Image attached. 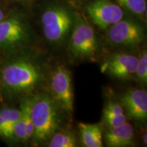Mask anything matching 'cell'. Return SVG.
<instances>
[{
    "label": "cell",
    "instance_id": "cell-1",
    "mask_svg": "<svg viewBox=\"0 0 147 147\" xmlns=\"http://www.w3.org/2000/svg\"><path fill=\"white\" fill-rule=\"evenodd\" d=\"M0 76L3 87L16 95L32 93L45 79L41 66L28 58L10 61L3 66Z\"/></svg>",
    "mask_w": 147,
    "mask_h": 147
},
{
    "label": "cell",
    "instance_id": "cell-2",
    "mask_svg": "<svg viewBox=\"0 0 147 147\" xmlns=\"http://www.w3.org/2000/svg\"><path fill=\"white\" fill-rule=\"evenodd\" d=\"M57 104L52 97L40 94L32 98L31 116L34 125L32 140L35 144L49 141L60 125Z\"/></svg>",
    "mask_w": 147,
    "mask_h": 147
},
{
    "label": "cell",
    "instance_id": "cell-3",
    "mask_svg": "<svg viewBox=\"0 0 147 147\" xmlns=\"http://www.w3.org/2000/svg\"><path fill=\"white\" fill-rule=\"evenodd\" d=\"M73 19L70 12L61 5H53L45 10L41 22L46 39L52 45L63 44L72 29Z\"/></svg>",
    "mask_w": 147,
    "mask_h": 147
},
{
    "label": "cell",
    "instance_id": "cell-4",
    "mask_svg": "<svg viewBox=\"0 0 147 147\" xmlns=\"http://www.w3.org/2000/svg\"><path fill=\"white\" fill-rule=\"evenodd\" d=\"M97 50L98 42L94 29L83 16L76 14L69 40L71 54L78 59H91Z\"/></svg>",
    "mask_w": 147,
    "mask_h": 147
},
{
    "label": "cell",
    "instance_id": "cell-5",
    "mask_svg": "<svg viewBox=\"0 0 147 147\" xmlns=\"http://www.w3.org/2000/svg\"><path fill=\"white\" fill-rule=\"evenodd\" d=\"M30 41V30L21 16L13 15L0 21V49L15 50Z\"/></svg>",
    "mask_w": 147,
    "mask_h": 147
},
{
    "label": "cell",
    "instance_id": "cell-6",
    "mask_svg": "<svg viewBox=\"0 0 147 147\" xmlns=\"http://www.w3.org/2000/svg\"><path fill=\"white\" fill-rule=\"evenodd\" d=\"M144 38V27L131 19L123 18L108 29V42L117 47H135L142 43Z\"/></svg>",
    "mask_w": 147,
    "mask_h": 147
},
{
    "label": "cell",
    "instance_id": "cell-7",
    "mask_svg": "<svg viewBox=\"0 0 147 147\" xmlns=\"http://www.w3.org/2000/svg\"><path fill=\"white\" fill-rule=\"evenodd\" d=\"M53 99L59 106L67 113L74 109V93L71 74L63 66H58L50 79Z\"/></svg>",
    "mask_w": 147,
    "mask_h": 147
},
{
    "label": "cell",
    "instance_id": "cell-8",
    "mask_svg": "<svg viewBox=\"0 0 147 147\" xmlns=\"http://www.w3.org/2000/svg\"><path fill=\"white\" fill-rule=\"evenodd\" d=\"M92 22L100 29H108L123 18L124 12L119 4L110 0H94L85 6Z\"/></svg>",
    "mask_w": 147,
    "mask_h": 147
},
{
    "label": "cell",
    "instance_id": "cell-9",
    "mask_svg": "<svg viewBox=\"0 0 147 147\" xmlns=\"http://www.w3.org/2000/svg\"><path fill=\"white\" fill-rule=\"evenodd\" d=\"M138 57L127 53H115L108 57L102 66V71L121 80L134 76Z\"/></svg>",
    "mask_w": 147,
    "mask_h": 147
},
{
    "label": "cell",
    "instance_id": "cell-10",
    "mask_svg": "<svg viewBox=\"0 0 147 147\" xmlns=\"http://www.w3.org/2000/svg\"><path fill=\"white\" fill-rule=\"evenodd\" d=\"M121 104L129 119L144 121L147 117V93L144 89H133L122 95Z\"/></svg>",
    "mask_w": 147,
    "mask_h": 147
},
{
    "label": "cell",
    "instance_id": "cell-11",
    "mask_svg": "<svg viewBox=\"0 0 147 147\" xmlns=\"http://www.w3.org/2000/svg\"><path fill=\"white\" fill-rule=\"evenodd\" d=\"M32 98L25 99L20 107V117L16 121L13 131V138L22 142H27L32 139L34 125L31 116Z\"/></svg>",
    "mask_w": 147,
    "mask_h": 147
},
{
    "label": "cell",
    "instance_id": "cell-12",
    "mask_svg": "<svg viewBox=\"0 0 147 147\" xmlns=\"http://www.w3.org/2000/svg\"><path fill=\"white\" fill-rule=\"evenodd\" d=\"M134 130L126 121L120 125L110 127L104 134V140L108 146L123 147L133 144Z\"/></svg>",
    "mask_w": 147,
    "mask_h": 147
},
{
    "label": "cell",
    "instance_id": "cell-13",
    "mask_svg": "<svg viewBox=\"0 0 147 147\" xmlns=\"http://www.w3.org/2000/svg\"><path fill=\"white\" fill-rule=\"evenodd\" d=\"M82 144L86 147H101L102 143V128L100 124H78Z\"/></svg>",
    "mask_w": 147,
    "mask_h": 147
},
{
    "label": "cell",
    "instance_id": "cell-14",
    "mask_svg": "<svg viewBox=\"0 0 147 147\" xmlns=\"http://www.w3.org/2000/svg\"><path fill=\"white\" fill-rule=\"evenodd\" d=\"M20 117V109L3 108L0 110V136L6 138H13L14 127Z\"/></svg>",
    "mask_w": 147,
    "mask_h": 147
},
{
    "label": "cell",
    "instance_id": "cell-15",
    "mask_svg": "<svg viewBox=\"0 0 147 147\" xmlns=\"http://www.w3.org/2000/svg\"><path fill=\"white\" fill-rule=\"evenodd\" d=\"M77 146L76 138L69 131H56L49 140L50 147H75Z\"/></svg>",
    "mask_w": 147,
    "mask_h": 147
},
{
    "label": "cell",
    "instance_id": "cell-16",
    "mask_svg": "<svg viewBox=\"0 0 147 147\" xmlns=\"http://www.w3.org/2000/svg\"><path fill=\"white\" fill-rule=\"evenodd\" d=\"M121 7L138 16H143L146 12V2L145 0H117Z\"/></svg>",
    "mask_w": 147,
    "mask_h": 147
},
{
    "label": "cell",
    "instance_id": "cell-17",
    "mask_svg": "<svg viewBox=\"0 0 147 147\" xmlns=\"http://www.w3.org/2000/svg\"><path fill=\"white\" fill-rule=\"evenodd\" d=\"M134 76L140 83L146 85L147 82V53L144 50L138 57L136 69Z\"/></svg>",
    "mask_w": 147,
    "mask_h": 147
},
{
    "label": "cell",
    "instance_id": "cell-18",
    "mask_svg": "<svg viewBox=\"0 0 147 147\" xmlns=\"http://www.w3.org/2000/svg\"><path fill=\"white\" fill-rule=\"evenodd\" d=\"M103 118L105 123L107 124L110 128L119 126L126 122V115L125 114L117 115L103 112Z\"/></svg>",
    "mask_w": 147,
    "mask_h": 147
},
{
    "label": "cell",
    "instance_id": "cell-19",
    "mask_svg": "<svg viewBox=\"0 0 147 147\" xmlns=\"http://www.w3.org/2000/svg\"><path fill=\"white\" fill-rule=\"evenodd\" d=\"M104 112L113 114H117V115L125 114L123 108L121 103L112 102V101L107 103V104L106 105V107L104 109Z\"/></svg>",
    "mask_w": 147,
    "mask_h": 147
},
{
    "label": "cell",
    "instance_id": "cell-20",
    "mask_svg": "<svg viewBox=\"0 0 147 147\" xmlns=\"http://www.w3.org/2000/svg\"><path fill=\"white\" fill-rule=\"evenodd\" d=\"M5 17V14L4 10L0 7V21L2 20L3 18H4Z\"/></svg>",
    "mask_w": 147,
    "mask_h": 147
},
{
    "label": "cell",
    "instance_id": "cell-21",
    "mask_svg": "<svg viewBox=\"0 0 147 147\" xmlns=\"http://www.w3.org/2000/svg\"><path fill=\"white\" fill-rule=\"evenodd\" d=\"M12 1H23V0H12Z\"/></svg>",
    "mask_w": 147,
    "mask_h": 147
}]
</instances>
